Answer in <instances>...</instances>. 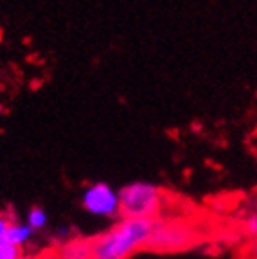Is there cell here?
I'll return each instance as SVG.
<instances>
[{
  "label": "cell",
  "instance_id": "cell-7",
  "mask_svg": "<svg viewBox=\"0 0 257 259\" xmlns=\"http://www.w3.org/2000/svg\"><path fill=\"white\" fill-rule=\"evenodd\" d=\"M47 212H45L41 207H32V209H29L27 212V225L31 227L32 231L36 232V231H41V229H45L47 227Z\"/></svg>",
  "mask_w": 257,
  "mask_h": 259
},
{
  "label": "cell",
  "instance_id": "cell-10",
  "mask_svg": "<svg viewBox=\"0 0 257 259\" xmlns=\"http://www.w3.org/2000/svg\"><path fill=\"white\" fill-rule=\"evenodd\" d=\"M22 254H24L22 248L15 247V245H11V243L0 245V259H18Z\"/></svg>",
  "mask_w": 257,
  "mask_h": 259
},
{
  "label": "cell",
  "instance_id": "cell-4",
  "mask_svg": "<svg viewBox=\"0 0 257 259\" xmlns=\"http://www.w3.org/2000/svg\"><path fill=\"white\" fill-rule=\"evenodd\" d=\"M81 200H83V207L92 216H101V218L121 216V212H119V193L113 191L105 182L90 184L83 191Z\"/></svg>",
  "mask_w": 257,
  "mask_h": 259
},
{
  "label": "cell",
  "instance_id": "cell-5",
  "mask_svg": "<svg viewBox=\"0 0 257 259\" xmlns=\"http://www.w3.org/2000/svg\"><path fill=\"white\" fill-rule=\"evenodd\" d=\"M51 250L56 255V259H90L92 257V238L74 236V238L58 243Z\"/></svg>",
  "mask_w": 257,
  "mask_h": 259
},
{
  "label": "cell",
  "instance_id": "cell-9",
  "mask_svg": "<svg viewBox=\"0 0 257 259\" xmlns=\"http://www.w3.org/2000/svg\"><path fill=\"white\" fill-rule=\"evenodd\" d=\"M239 259H257V238L246 239L239 250Z\"/></svg>",
  "mask_w": 257,
  "mask_h": 259
},
{
  "label": "cell",
  "instance_id": "cell-2",
  "mask_svg": "<svg viewBox=\"0 0 257 259\" xmlns=\"http://www.w3.org/2000/svg\"><path fill=\"white\" fill-rule=\"evenodd\" d=\"M167 203V193L149 182H133L119 191L121 218L162 220Z\"/></svg>",
  "mask_w": 257,
  "mask_h": 259
},
{
  "label": "cell",
  "instance_id": "cell-11",
  "mask_svg": "<svg viewBox=\"0 0 257 259\" xmlns=\"http://www.w3.org/2000/svg\"><path fill=\"white\" fill-rule=\"evenodd\" d=\"M9 223H11V220H9L6 214H2V212H0V245L8 243V229H9Z\"/></svg>",
  "mask_w": 257,
  "mask_h": 259
},
{
  "label": "cell",
  "instance_id": "cell-13",
  "mask_svg": "<svg viewBox=\"0 0 257 259\" xmlns=\"http://www.w3.org/2000/svg\"><path fill=\"white\" fill-rule=\"evenodd\" d=\"M41 259H56V255L53 254V250H47L45 254H41Z\"/></svg>",
  "mask_w": 257,
  "mask_h": 259
},
{
  "label": "cell",
  "instance_id": "cell-12",
  "mask_svg": "<svg viewBox=\"0 0 257 259\" xmlns=\"http://www.w3.org/2000/svg\"><path fill=\"white\" fill-rule=\"evenodd\" d=\"M18 259H41V255H34V254H22Z\"/></svg>",
  "mask_w": 257,
  "mask_h": 259
},
{
  "label": "cell",
  "instance_id": "cell-1",
  "mask_svg": "<svg viewBox=\"0 0 257 259\" xmlns=\"http://www.w3.org/2000/svg\"><path fill=\"white\" fill-rule=\"evenodd\" d=\"M157 220L121 218L112 229L92 238V257L130 259L148 248Z\"/></svg>",
  "mask_w": 257,
  "mask_h": 259
},
{
  "label": "cell",
  "instance_id": "cell-14",
  "mask_svg": "<svg viewBox=\"0 0 257 259\" xmlns=\"http://www.w3.org/2000/svg\"><path fill=\"white\" fill-rule=\"evenodd\" d=\"M90 259H96V257H90Z\"/></svg>",
  "mask_w": 257,
  "mask_h": 259
},
{
  "label": "cell",
  "instance_id": "cell-3",
  "mask_svg": "<svg viewBox=\"0 0 257 259\" xmlns=\"http://www.w3.org/2000/svg\"><path fill=\"white\" fill-rule=\"evenodd\" d=\"M198 241L196 229L185 220H157L149 239L148 250L155 252H178L193 247Z\"/></svg>",
  "mask_w": 257,
  "mask_h": 259
},
{
  "label": "cell",
  "instance_id": "cell-6",
  "mask_svg": "<svg viewBox=\"0 0 257 259\" xmlns=\"http://www.w3.org/2000/svg\"><path fill=\"white\" fill-rule=\"evenodd\" d=\"M32 234H34V231L27 223L11 222L8 229V243H11V245H15L18 248H24L32 239Z\"/></svg>",
  "mask_w": 257,
  "mask_h": 259
},
{
  "label": "cell",
  "instance_id": "cell-8",
  "mask_svg": "<svg viewBox=\"0 0 257 259\" xmlns=\"http://www.w3.org/2000/svg\"><path fill=\"white\" fill-rule=\"evenodd\" d=\"M241 232L246 239L257 238V207H253L248 214H245L241 222Z\"/></svg>",
  "mask_w": 257,
  "mask_h": 259
}]
</instances>
